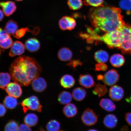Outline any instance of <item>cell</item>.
<instances>
[{"mask_svg":"<svg viewBox=\"0 0 131 131\" xmlns=\"http://www.w3.org/2000/svg\"><path fill=\"white\" fill-rule=\"evenodd\" d=\"M13 43V40L10 37L6 40L0 41V47L7 49L11 47Z\"/></svg>","mask_w":131,"mask_h":131,"instance_id":"d590c367","label":"cell"},{"mask_svg":"<svg viewBox=\"0 0 131 131\" xmlns=\"http://www.w3.org/2000/svg\"><path fill=\"white\" fill-rule=\"evenodd\" d=\"M125 61L123 56L119 54H114L111 57L110 59L111 65L115 68H119L122 66Z\"/></svg>","mask_w":131,"mask_h":131,"instance_id":"44dd1931","label":"cell"},{"mask_svg":"<svg viewBox=\"0 0 131 131\" xmlns=\"http://www.w3.org/2000/svg\"><path fill=\"white\" fill-rule=\"evenodd\" d=\"M107 92V89L106 86L98 83L96 85L93 91V94L99 97L105 95Z\"/></svg>","mask_w":131,"mask_h":131,"instance_id":"f1b7e54d","label":"cell"},{"mask_svg":"<svg viewBox=\"0 0 131 131\" xmlns=\"http://www.w3.org/2000/svg\"><path fill=\"white\" fill-rule=\"evenodd\" d=\"M75 80L71 75L66 74L62 77L60 80V83L63 87L66 89H69L74 85Z\"/></svg>","mask_w":131,"mask_h":131,"instance_id":"2e32d148","label":"cell"},{"mask_svg":"<svg viewBox=\"0 0 131 131\" xmlns=\"http://www.w3.org/2000/svg\"><path fill=\"white\" fill-rule=\"evenodd\" d=\"M1 49H0V55H1Z\"/></svg>","mask_w":131,"mask_h":131,"instance_id":"7dc6e473","label":"cell"},{"mask_svg":"<svg viewBox=\"0 0 131 131\" xmlns=\"http://www.w3.org/2000/svg\"><path fill=\"white\" fill-rule=\"evenodd\" d=\"M95 70L96 71H105L107 70V65L104 63H99L95 65Z\"/></svg>","mask_w":131,"mask_h":131,"instance_id":"8d00e7d4","label":"cell"},{"mask_svg":"<svg viewBox=\"0 0 131 131\" xmlns=\"http://www.w3.org/2000/svg\"><path fill=\"white\" fill-rule=\"evenodd\" d=\"M122 32L120 29H119L106 32L100 37V41L104 42L110 49H119L122 43Z\"/></svg>","mask_w":131,"mask_h":131,"instance_id":"3957f363","label":"cell"},{"mask_svg":"<svg viewBox=\"0 0 131 131\" xmlns=\"http://www.w3.org/2000/svg\"><path fill=\"white\" fill-rule=\"evenodd\" d=\"M18 26L16 21L9 20L6 23L5 27V30L10 35H14L18 30Z\"/></svg>","mask_w":131,"mask_h":131,"instance_id":"d4e9b609","label":"cell"},{"mask_svg":"<svg viewBox=\"0 0 131 131\" xmlns=\"http://www.w3.org/2000/svg\"><path fill=\"white\" fill-rule=\"evenodd\" d=\"M4 103L6 107L8 109H12L17 106L18 101L16 98L9 95L5 97Z\"/></svg>","mask_w":131,"mask_h":131,"instance_id":"83f0119b","label":"cell"},{"mask_svg":"<svg viewBox=\"0 0 131 131\" xmlns=\"http://www.w3.org/2000/svg\"><path fill=\"white\" fill-rule=\"evenodd\" d=\"M124 95L123 89L117 85L113 86L109 90V96L114 101H118L121 100L123 97Z\"/></svg>","mask_w":131,"mask_h":131,"instance_id":"30bf717a","label":"cell"},{"mask_svg":"<svg viewBox=\"0 0 131 131\" xmlns=\"http://www.w3.org/2000/svg\"><path fill=\"white\" fill-rule=\"evenodd\" d=\"M98 81H102L105 84L109 86H113L119 81V75L115 70H109L104 75H98L97 76Z\"/></svg>","mask_w":131,"mask_h":131,"instance_id":"8992f818","label":"cell"},{"mask_svg":"<svg viewBox=\"0 0 131 131\" xmlns=\"http://www.w3.org/2000/svg\"><path fill=\"white\" fill-rule=\"evenodd\" d=\"M119 6L123 9L126 10L128 14L131 10V0H121Z\"/></svg>","mask_w":131,"mask_h":131,"instance_id":"836d02e7","label":"cell"},{"mask_svg":"<svg viewBox=\"0 0 131 131\" xmlns=\"http://www.w3.org/2000/svg\"><path fill=\"white\" fill-rule=\"evenodd\" d=\"M81 64L82 63L80 60H74L70 61V63L68 64V65L73 68H75L78 67V66L81 65Z\"/></svg>","mask_w":131,"mask_h":131,"instance_id":"ab89813d","label":"cell"},{"mask_svg":"<svg viewBox=\"0 0 131 131\" xmlns=\"http://www.w3.org/2000/svg\"><path fill=\"white\" fill-rule=\"evenodd\" d=\"M86 95V90L83 88L78 87L75 88L72 93V96L75 100L81 101L83 100Z\"/></svg>","mask_w":131,"mask_h":131,"instance_id":"7402d4cb","label":"cell"},{"mask_svg":"<svg viewBox=\"0 0 131 131\" xmlns=\"http://www.w3.org/2000/svg\"><path fill=\"white\" fill-rule=\"evenodd\" d=\"M59 24L60 29L62 30L71 31L75 28L76 25V22L73 17L65 16L60 19Z\"/></svg>","mask_w":131,"mask_h":131,"instance_id":"ba28073f","label":"cell"},{"mask_svg":"<svg viewBox=\"0 0 131 131\" xmlns=\"http://www.w3.org/2000/svg\"><path fill=\"white\" fill-rule=\"evenodd\" d=\"M18 127V125L16 121H11L6 125L4 131H17Z\"/></svg>","mask_w":131,"mask_h":131,"instance_id":"d6a6232c","label":"cell"},{"mask_svg":"<svg viewBox=\"0 0 131 131\" xmlns=\"http://www.w3.org/2000/svg\"><path fill=\"white\" fill-rule=\"evenodd\" d=\"M9 37V34L5 30L0 28V41L6 40Z\"/></svg>","mask_w":131,"mask_h":131,"instance_id":"74e56055","label":"cell"},{"mask_svg":"<svg viewBox=\"0 0 131 131\" xmlns=\"http://www.w3.org/2000/svg\"><path fill=\"white\" fill-rule=\"evenodd\" d=\"M87 131H99L96 130H95V129H90L89 130H88Z\"/></svg>","mask_w":131,"mask_h":131,"instance_id":"ee69618b","label":"cell"},{"mask_svg":"<svg viewBox=\"0 0 131 131\" xmlns=\"http://www.w3.org/2000/svg\"><path fill=\"white\" fill-rule=\"evenodd\" d=\"M25 46L29 51L34 52L38 50L40 48V43L38 39L35 38H32L26 40Z\"/></svg>","mask_w":131,"mask_h":131,"instance_id":"9a60e30c","label":"cell"},{"mask_svg":"<svg viewBox=\"0 0 131 131\" xmlns=\"http://www.w3.org/2000/svg\"><path fill=\"white\" fill-rule=\"evenodd\" d=\"M72 97V96L69 92L63 91L59 94L58 96V101L61 104H67L71 102Z\"/></svg>","mask_w":131,"mask_h":131,"instance_id":"cb8c5ba5","label":"cell"},{"mask_svg":"<svg viewBox=\"0 0 131 131\" xmlns=\"http://www.w3.org/2000/svg\"><path fill=\"white\" fill-rule=\"evenodd\" d=\"M94 58L98 63H105L108 60V54L105 51L100 50L96 51L94 54Z\"/></svg>","mask_w":131,"mask_h":131,"instance_id":"603a6c76","label":"cell"},{"mask_svg":"<svg viewBox=\"0 0 131 131\" xmlns=\"http://www.w3.org/2000/svg\"><path fill=\"white\" fill-rule=\"evenodd\" d=\"M57 56L60 60L66 62L71 59L73 57V53L69 48L63 47L59 50Z\"/></svg>","mask_w":131,"mask_h":131,"instance_id":"e0dca14e","label":"cell"},{"mask_svg":"<svg viewBox=\"0 0 131 131\" xmlns=\"http://www.w3.org/2000/svg\"><path fill=\"white\" fill-rule=\"evenodd\" d=\"M15 1H23V0H15Z\"/></svg>","mask_w":131,"mask_h":131,"instance_id":"bcb514c9","label":"cell"},{"mask_svg":"<svg viewBox=\"0 0 131 131\" xmlns=\"http://www.w3.org/2000/svg\"><path fill=\"white\" fill-rule=\"evenodd\" d=\"M27 32H32V31L28 28H21L17 30L13 36L16 38L19 39L24 37Z\"/></svg>","mask_w":131,"mask_h":131,"instance_id":"e575fe53","label":"cell"},{"mask_svg":"<svg viewBox=\"0 0 131 131\" xmlns=\"http://www.w3.org/2000/svg\"><path fill=\"white\" fill-rule=\"evenodd\" d=\"M63 112L67 117H73L76 116L78 112L76 106L73 103L66 104L63 109Z\"/></svg>","mask_w":131,"mask_h":131,"instance_id":"d6986e66","label":"cell"},{"mask_svg":"<svg viewBox=\"0 0 131 131\" xmlns=\"http://www.w3.org/2000/svg\"><path fill=\"white\" fill-rule=\"evenodd\" d=\"M90 22L96 30L108 32L119 30L125 23L119 8L104 5L91 8L88 13Z\"/></svg>","mask_w":131,"mask_h":131,"instance_id":"6da1fadb","label":"cell"},{"mask_svg":"<svg viewBox=\"0 0 131 131\" xmlns=\"http://www.w3.org/2000/svg\"><path fill=\"white\" fill-rule=\"evenodd\" d=\"M82 0H68V4L70 9L73 10H78L83 6Z\"/></svg>","mask_w":131,"mask_h":131,"instance_id":"f546056e","label":"cell"},{"mask_svg":"<svg viewBox=\"0 0 131 131\" xmlns=\"http://www.w3.org/2000/svg\"><path fill=\"white\" fill-rule=\"evenodd\" d=\"M78 81L81 85L87 89L92 88L95 85L94 78L88 74L80 75Z\"/></svg>","mask_w":131,"mask_h":131,"instance_id":"4fadbf2b","label":"cell"},{"mask_svg":"<svg viewBox=\"0 0 131 131\" xmlns=\"http://www.w3.org/2000/svg\"><path fill=\"white\" fill-rule=\"evenodd\" d=\"M17 131H32L30 127L26 124H22L19 126Z\"/></svg>","mask_w":131,"mask_h":131,"instance_id":"f35d334b","label":"cell"},{"mask_svg":"<svg viewBox=\"0 0 131 131\" xmlns=\"http://www.w3.org/2000/svg\"><path fill=\"white\" fill-rule=\"evenodd\" d=\"M63 131V130H60V131Z\"/></svg>","mask_w":131,"mask_h":131,"instance_id":"681fc988","label":"cell"},{"mask_svg":"<svg viewBox=\"0 0 131 131\" xmlns=\"http://www.w3.org/2000/svg\"><path fill=\"white\" fill-rule=\"evenodd\" d=\"M117 118L114 115L112 114L106 115L103 120L104 126L108 129L114 128L117 125Z\"/></svg>","mask_w":131,"mask_h":131,"instance_id":"ac0fdd59","label":"cell"},{"mask_svg":"<svg viewBox=\"0 0 131 131\" xmlns=\"http://www.w3.org/2000/svg\"><path fill=\"white\" fill-rule=\"evenodd\" d=\"M125 117L127 123L131 126V112L127 113L126 114Z\"/></svg>","mask_w":131,"mask_h":131,"instance_id":"b9f144b4","label":"cell"},{"mask_svg":"<svg viewBox=\"0 0 131 131\" xmlns=\"http://www.w3.org/2000/svg\"><path fill=\"white\" fill-rule=\"evenodd\" d=\"M25 51V46L22 42L16 41L14 42L11 46L9 53L10 57H13L20 56L23 54Z\"/></svg>","mask_w":131,"mask_h":131,"instance_id":"8fae6325","label":"cell"},{"mask_svg":"<svg viewBox=\"0 0 131 131\" xmlns=\"http://www.w3.org/2000/svg\"><path fill=\"white\" fill-rule=\"evenodd\" d=\"M120 29L122 39L119 49L124 54H131V25L125 23Z\"/></svg>","mask_w":131,"mask_h":131,"instance_id":"277c9868","label":"cell"},{"mask_svg":"<svg viewBox=\"0 0 131 131\" xmlns=\"http://www.w3.org/2000/svg\"><path fill=\"white\" fill-rule=\"evenodd\" d=\"M24 122L25 124L29 127H33L37 124L38 117L35 114L29 113L25 117Z\"/></svg>","mask_w":131,"mask_h":131,"instance_id":"4316f807","label":"cell"},{"mask_svg":"<svg viewBox=\"0 0 131 131\" xmlns=\"http://www.w3.org/2000/svg\"><path fill=\"white\" fill-rule=\"evenodd\" d=\"M81 119L85 125L90 126L95 125L97 122L98 117L94 111L88 108L83 112Z\"/></svg>","mask_w":131,"mask_h":131,"instance_id":"52a82bcc","label":"cell"},{"mask_svg":"<svg viewBox=\"0 0 131 131\" xmlns=\"http://www.w3.org/2000/svg\"><path fill=\"white\" fill-rule=\"evenodd\" d=\"M6 112V107L4 105L0 103V117H3Z\"/></svg>","mask_w":131,"mask_h":131,"instance_id":"60d3db41","label":"cell"},{"mask_svg":"<svg viewBox=\"0 0 131 131\" xmlns=\"http://www.w3.org/2000/svg\"><path fill=\"white\" fill-rule=\"evenodd\" d=\"M41 68L38 62L32 57L23 56L18 57L9 68L11 77L21 85L28 86L38 77Z\"/></svg>","mask_w":131,"mask_h":131,"instance_id":"7a4b0ae2","label":"cell"},{"mask_svg":"<svg viewBox=\"0 0 131 131\" xmlns=\"http://www.w3.org/2000/svg\"><path fill=\"white\" fill-rule=\"evenodd\" d=\"M100 105L104 110L108 112H112L116 109V106L114 102L108 98L101 99L100 101Z\"/></svg>","mask_w":131,"mask_h":131,"instance_id":"ffe728a7","label":"cell"},{"mask_svg":"<svg viewBox=\"0 0 131 131\" xmlns=\"http://www.w3.org/2000/svg\"><path fill=\"white\" fill-rule=\"evenodd\" d=\"M129 102H130V103H131V95L130 98V99H129Z\"/></svg>","mask_w":131,"mask_h":131,"instance_id":"f6af8a7d","label":"cell"},{"mask_svg":"<svg viewBox=\"0 0 131 131\" xmlns=\"http://www.w3.org/2000/svg\"><path fill=\"white\" fill-rule=\"evenodd\" d=\"M60 128V123L56 120L49 121L46 126V128L48 131H58Z\"/></svg>","mask_w":131,"mask_h":131,"instance_id":"4dcf8cb0","label":"cell"},{"mask_svg":"<svg viewBox=\"0 0 131 131\" xmlns=\"http://www.w3.org/2000/svg\"><path fill=\"white\" fill-rule=\"evenodd\" d=\"M32 86L34 91L41 92L46 89L47 83L44 78L41 77L36 78L32 82Z\"/></svg>","mask_w":131,"mask_h":131,"instance_id":"5bb4252c","label":"cell"},{"mask_svg":"<svg viewBox=\"0 0 131 131\" xmlns=\"http://www.w3.org/2000/svg\"><path fill=\"white\" fill-rule=\"evenodd\" d=\"M40 131H45L43 130H40Z\"/></svg>","mask_w":131,"mask_h":131,"instance_id":"c3c4849f","label":"cell"},{"mask_svg":"<svg viewBox=\"0 0 131 131\" xmlns=\"http://www.w3.org/2000/svg\"><path fill=\"white\" fill-rule=\"evenodd\" d=\"M24 113L29 110L36 111L38 112L42 111V106L36 96H32L26 98L21 103Z\"/></svg>","mask_w":131,"mask_h":131,"instance_id":"5b68a950","label":"cell"},{"mask_svg":"<svg viewBox=\"0 0 131 131\" xmlns=\"http://www.w3.org/2000/svg\"><path fill=\"white\" fill-rule=\"evenodd\" d=\"M10 74L7 73H0V88L5 89L11 81Z\"/></svg>","mask_w":131,"mask_h":131,"instance_id":"484cf974","label":"cell"},{"mask_svg":"<svg viewBox=\"0 0 131 131\" xmlns=\"http://www.w3.org/2000/svg\"><path fill=\"white\" fill-rule=\"evenodd\" d=\"M4 18V14L3 11L0 9V22L2 21Z\"/></svg>","mask_w":131,"mask_h":131,"instance_id":"7bdbcfd3","label":"cell"},{"mask_svg":"<svg viewBox=\"0 0 131 131\" xmlns=\"http://www.w3.org/2000/svg\"><path fill=\"white\" fill-rule=\"evenodd\" d=\"M5 89L9 95L16 98L20 97L22 94V90L20 85L16 82L10 83Z\"/></svg>","mask_w":131,"mask_h":131,"instance_id":"9c48e42d","label":"cell"},{"mask_svg":"<svg viewBox=\"0 0 131 131\" xmlns=\"http://www.w3.org/2000/svg\"><path fill=\"white\" fill-rule=\"evenodd\" d=\"M0 7L2 8L3 12L7 16L12 15L17 9L15 3L11 1L1 2Z\"/></svg>","mask_w":131,"mask_h":131,"instance_id":"7c38bea8","label":"cell"},{"mask_svg":"<svg viewBox=\"0 0 131 131\" xmlns=\"http://www.w3.org/2000/svg\"><path fill=\"white\" fill-rule=\"evenodd\" d=\"M104 0H85L83 4L87 6L96 7L104 5Z\"/></svg>","mask_w":131,"mask_h":131,"instance_id":"1f68e13d","label":"cell"}]
</instances>
